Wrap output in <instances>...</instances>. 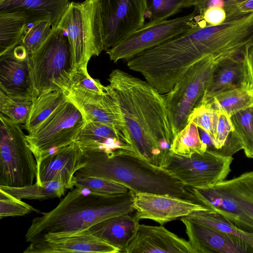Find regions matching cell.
I'll return each instance as SVG.
<instances>
[{
	"label": "cell",
	"instance_id": "cell-1",
	"mask_svg": "<svg viewBox=\"0 0 253 253\" xmlns=\"http://www.w3.org/2000/svg\"><path fill=\"white\" fill-rule=\"evenodd\" d=\"M108 80L107 92L121 109L136 154L163 168L173 139L165 95L120 69Z\"/></svg>",
	"mask_w": 253,
	"mask_h": 253
},
{
	"label": "cell",
	"instance_id": "cell-2",
	"mask_svg": "<svg viewBox=\"0 0 253 253\" xmlns=\"http://www.w3.org/2000/svg\"><path fill=\"white\" fill-rule=\"evenodd\" d=\"M82 152L84 165L76 176L102 178L123 184L134 193L168 195L197 203L187 187L169 171L134 152Z\"/></svg>",
	"mask_w": 253,
	"mask_h": 253
},
{
	"label": "cell",
	"instance_id": "cell-3",
	"mask_svg": "<svg viewBox=\"0 0 253 253\" xmlns=\"http://www.w3.org/2000/svg\"><path fill=\"white\" fill-rule=\"evenodd\" d=\"M134 193L107 195L75 187L51 211L33 218L25 235L31 242L47 233L77 231L134 211Z\"/></svg>",
	"mask_w": 253,
	"mask_h": 253
},
{
	"label": "cell",
	"instance_id": "cell-4",
	"mask_svg": "<svg viewBox=\"0 0 253 253\" xmlns=\"http://www.w3.org/2000/svg\"><path fill=\"white\" fill-rule=\"evenodd\" d=\"M57 27L67 35L72 69L87 68L91 58L104 50L99 0L70 2Z\"/></svg>",
	"mask_w": 253,
	"mask_h": 253
},
{
	"label": "cell",
	"instance_id": "cell-5",
	"mask_svg": "<svg viewBox=\"0 0 253 253\" xmlns=\"http://www.w3.org/2000/svg\"><path fill=\"white\" fill-rule=\"evenodd\" d=\"M28 64L33 100L42 94L60 90L56 84L72 69L69 43L65 32L57 27L53 28L39 48L29 53Z\"/></svg>",
	"mask_w": 253,
	"mask_h": 253
},
{
	"label": "cell",
	"instance_id": "cell-6",
	"mask_svg": "<svg viewBox=\"0 0 253 253\" xmlns=\"http://www.w3.org/2000/svg\"><path fill=\"white\" fill-rule=\"evenodd\" d=\"M0 185H30L37 175V163L20 125L0 115Z\"/></svg>",
	"mask_w": 253,
	"mask_h": 253
},
{
	"label": "cell",
	"instance_id": "cell-7",
	"mask_svg": "<svg viewBox=\"0 0 253 253\" xmlns=\"http://www.w3.org/2000/svg\"><path fill=\"white\" fill-rule=\"evenodd\" d=\"M222 58L214 56L203 58L165 94L173 138L188 124L189 115L201 101L216 64Z\"/></svg>",
	"mask_w": 253,
	"mask_h": 253
},
{
	"label": "cell",
	"instance_id": "cell-8",
	"mask_svg": "<svg viewBox=\"0 0 253 253\" xmlns=\"http://www.w3.org/2000/svg\"><path fill=\"white\" fill-rule=\"evenodd\" d=\"M85 123L82 112L67 98L36 129L26 135L37 162L73 143Z\"/></svg>",
	"mask_w": 253,
	"mask_h": 253
},
{
	"label": "cell",
	"instance_id": "cell-9",
	"mask_svg": "<svg viewBox=\"0 0 253 253\" xmlns=\"http://www.w3.org/2000/svg\"><path fill=\"white\" fill-rule=\"evenodd\" d=\"M232 161V157H224L209 150L189 156L170 152L163 168L185 186L203 188L225 180Z\"/></svg>",
	"mask_w": 253,
	"mask_h": 253
},
{
	"label": "cell",
	"instance_id": "cell-10",
	"mask_svg": "<svg viewBox=\"0 0 253 253\" xmlns=\"http://www.w3.org/2000/svg\"><path fill=\"white\" fill-rule=\"evenodd\" d=\"M193 12L170 20L147 22L113 47L106 51L114 63L127 61L138 53L153 48L198 26Z\"/></svg>",
	"mask_w": 253,
	"mask_h": 253
},
{
	"label": "cell",
	"instance_id": "cell-11",
	"mask_svg": "<svg viewBox=\"0 0 253 253\" xmlns=\"http://www.w3.org/2000/svg\"><path fill=\"white\" fill-rule=\"evenodd\" d=\"M104 50L116 46L146 23L144 0H99Z\"/></svg>",
	"mask_w": 253,
	"mask_h": 253
},
{
	"label": "cell",
	"instance_id": "cell-12",
	"mask_svg": "<svg viewBox=\"0 0 253 253\" xmlns=\"http://www.w3.org/2000/svg\"><path fill=\"white\" fill-rule=\"evenodd\" d=\"M24 253H118V248L98 238L89 229L47 233L29 243Z\"/></svg>",
	"mask_w": 253,
	"mask_h": 253
},
{
	"label": "cell",
	"instance_id": "cell-13",
	"mask_svg": "<svg viewBox=\"0 0 253 253\" xmlns=\"http://www.w3.org/2000/svg\"><path fill=\"white\" fill-rule=\"evenodd\" d=\"M133 207L140 220L151 219L161 225L195 211L210 210L200 204L170 195L147 193H134Z\"/></svg>",
	"mask_w": 253,
	"mask_h": 253
},
{
	"label": "cell",
	"instance_id": "cell-14",
	"mask_svg": "<svg viewBox=\"0 0 253 253\" xmlns=\"http://www.w3.org/2000/svg\"><path fill=\"white\" fill-rule=\"evenodd\" d=\"M180 219L194 253H253L251 246L238 236L185 217Z\"/></svg>",
	"mask_w": 253,
	"mask_h": 253
},
{
	"label": "cell",
	"instance_id": "cell-15",
	"mask_svg": "<svg viewBox=\"0 0 253 253\" xmlns=\"http://www.w3.org/2000/svg\"><path fill=\"white\" fill-rule=\"evenodd\" d=\"M63 92L82 112L86 123L99 122L129 133L119 105L109 93L100 94L75 88Z\"/></svg>",
	"mask_w": 253,
	"mask_h": 253
},
{
	"label": "cell",
	"instance_id": "cell-16",
	"mask_svg": "<svg viewBox=\"0 0 253 253\" xmlns=\"http://www.w3.org/2000/svg\"><path fill=\"white\" fill-rule=\"evenodd\" d=\"M37 163V184L58 181L68 189L75 186V174L84 165L82 151L74 142L46 155Z\"/></svg>",
	"mask_w": 253,
	"mask_h": 253
},
{
	"label": "cell",
	"instance_id": "cell-17",
	"mask_svg": "<svg viewBox=\"0 0 253 253\" xmlns=\"http://www.w3.org/2000/svg\"><path fill=\"white\" fill-rule=\"evenodd\" d=\"M29 52L21 43L0 55V89L7 94L33 99Z\"/></svg>",
	"mask_w": 253,
	"mask_h": 253
},
{
	"label": "cell",
	"instance_id": "cell-18",
	"mask_svg": "<svg viewBox=\"0 0 253 253\" xmlns=\"http://www.w3.org/2000/svg\"><path fill=\"white\" fill-rule=\"evenodd\" d=\"M125 253H194L189 241L178 237L163 225L139 224Z\"/></svg>",
	"mask_w": 253,
	"mask_h": 253
},
{
	"label": "cell",
	"instance_id": "cell-19",
	"mask_svg": "<svg viewBox=\"0 0 253 253\" xmlns=\"http://www.w3.org/2000/svg\"><path fill=\"white\" fill-rule=\"evenodd\" d=\"M74 142L82 151L107 153L128 151L136 153L128 133L97 122H86Z\"/></svg>",
	"mask_w": 253,
	"mask_h": 253
},
{
	"label": "cell",
	"instance_id": "cell-20",
	"mask_svg": "<svg viewBox=\"0 0 253 253\" xmlns=\"http://www.w3.org/2000/svg\"><path fill=\"white\" fill-rule=\"evenodd\" d=\"M187 188L198 203L220 214L240 229L253 233V219L235 201L215 185L203 188Z\"/></svg>",
	"mask_w": 253,
	"mask_h": 253
},
{
	"label": "cell",
	"instance_id": "cell-21",
	"mask_svg": "<svg viewBox=\"0 0 253 253\" xmlns=\"http://www.w3.org/2000/svg\"><path fill=\"white\" fill-rule=\"evenodd\" d=\"M247 84L242 56L223 58L216 64L210 83L198 105L220 93Z\"/></svg>",
	"mask_w": 253,
	"mask_h": 253
},
{
	"label": "cell",
	"instance_id": "cell-22",
	"mask_svg": "<svg viewBox=\"0 0 253 253\" xmlns=\"http://www.w3.org/2000/svg\"><path fill=\"white\" fill-rule=\"evenodd\" d=\"M140 219L135 214H125L109 218L88 229L94 235L111 245L124 251L134 236Z\"/></svg>",
	"mask_w": 253,
	"mask_h": 253
},
{
	"label": "cell",
	"instance_id": "cell-23",
	"mask_svg": "<svg viewBox=\"0 0 253 253\" xmlns=\"http://www.w3.org/2000/svg\"><path fill=\"white\" fill-rule=\"evenodd\" d=\"M46 17L19 10L0 12V55L21 42L30 24Z\"/></svg>",
	"mask_w": 253,
	"mask_h": 253
},
{
	"label": "cell",
	"instance_id": "cell-24",
	"mask_svg": "<svg viewBox=\"0 0 253 253\" xmlns=\"http://www.w3.org/2000/svg\"><path fill=\"white\" fill-rule=\"evenodd\" d=\"M69 3V0H3L0 1V12L19 10L49 16L56 27Z\"/></svg>",
	"mask_w": 253,
	"mask_h": 253
},
{
	"label": "cell",
	"instance_id": "cell-25",
	"mask_svg": "<svg viewBox=\"0 0 253 253\" xmlns=\"http://www.w3.org/2000/svg\"><path fill=\"white\" fill-rule=\"evenodd\" d=\"M204 105L231 117L236 112L253 105V88L249 84L216 94Z\"/></svg>",
	"mask_w": 253,
	"mask_h": 253
},
{
	"label": "cell",
	"instance_id": "cell-26",
	"mask_svg": "<svg viewBox=\"0 0 253 253\" xmlns=\"http://www.w3.org/2000/svg\"><path fill=\"white\" fill-rule=\"evenodd\" d=\"M215 185L235 201L253 219V171L224 180Z\"/></svg>",
	"mask_w": 253,
	"mask_h": 253
},
{
	"label": "cell",
	"instance_id": "cell-27",
	"mask_svg": "<svg viewBox=\"0 0 253 253\" xmlns=\"http://www.w3.org/2000/svg\"><path fill=\"white\" fill-rule=\"evenodd\" d=\"M0 189L21 200L42 201L64 195L67 186L58 181L43 182L39 185L35 183L30 185L15 187L0 186Z\"/></svg>",
	"mask_w": 253,
	"mask_h": 253
},
{
	"label": "cell",
	"instance_id": "cell-28",
	"mask_svg": "<svg viewBox=\"0 0 253 253\" xmlns=\"http://www.w3.org/2000/svg\"><path fill=\"white\" fill-rule=\"evenodd\" d=\"M67 99L62 91L56 90L42 94L33 100L24 128L28 133L36 129Z\"/></svg>",
	"mask_w": 253,
	"mask_h": 253
},
{
	"label": "cell",
	"instance_id": "cell-29",
	"mask_svg": "<svg viewBox=\"0 0 253 253\" xmlns=\"http://www.w3.org/2000/svg\"><path fill=\"white\" fill-rule=\"evenodd\" d=\"M185 217L220 231L238 236L253 248V232L240 229L229 219L212 210L195 211Z\"/></svg>",
	"mask_w": 253,
	"mask_h": 253
},
{
	"label": "cell",
	"instance_id": "cell-30",
	"mask_svg": "<svg viewBox=\"0 0 253 253\" xmlns=\"http://www.w3.org/2000/svg\"><path fill=\"white\" fill-rule=\"evenodd\" d=\"M207 150V146L201 138L199 127L191 121L176 134L169 148L170 152L184 156L195 153L203 154Z\"/></svg>",
	"mask_w": 253,
	"mask_h": 253
},
{
	"label": "cell",
	"instance_id": "cell-31",
	"mask_svg": "<svg viewBox=\"0 0 253 253\" xmlns=\"http://www.w3.org/2000/svg\"><path fill=\"white\" fill-rule=\"evenodd\" d=\"M33 103L32 97L11 95L0 89V115L14 123H26Z\"/></svg>",
	"mask_w": 253,
	"mask_h": 253
},
{
	"label": "cell",
	"instance_id": "cell-32",
	"mask_svg": "<svg viewBox=\"0 0 253 253\" xmlns=\"http://www.w3.org/2000/svg\"><path fill=\"white\" fill-rule=\"evenodd\" d=\"M56 85L62 91L75 88L100 94H108L107 86L103 85L99 80L92 78L88 74L87 68L83 66L71 69Z\"/></svg>",
	"mask_w": 253,
	"mask_h": 253
},
{
	"label": "cell",
	"instance_id": "cell-33",
	"mask_svg": "<svg viewBox=\"0 0 253 253\" xmlns=\"http://www.w3.org/2000/svg\"><path fill=\"white\" fill-rule=\"evenodd\" d=\"M145 17L148 22L167 20L184 8L194 6L196 0H144Z\"/></svg>",
	"mask_w": 253,
	"mask_h": 253
},
{
	"label": "cell",
	"instance_id": "cell-34",
	"mask_svg": "<svg viewBox=\"0 0 253 253\" xmlns=\"http://www.w3.org/2000/svg\"><path fill=\"white\" fill-rule=\"evenodd\" d=\"M230 119L245 154L253 159V105L234 114Z\"/></svg>",
	"mask_w": 253,
	"mask_h": 253
},
{
	"label": "cell",
	"instance_id": "cell-35",
	"mask_svg": "<svg viewBox=\"0 0 253 253\" xmlns=\"http://www.w3.org/2000/svg\"><path fill=\"white\" fill-rule=\"evenodd\" d=\"M54 28L49 16L41 19L27 28L20 43L29 53H33L42 44Z\"/></svg>",
	"mask_w": 253,
	"mask_h": 253
},
{
	"label": "cell",
	"instance_id": "cell-36",
	"mask_svg": "<svg viewBox=\"0 0 253 253\" xmlns=\"http://www.w3.org/2000/svg\"><path fill=\"white\" fill-rule=\"evenodd\" d=\"M75 177V187L86 188L99 194L114 195L129 191L126 186L106 179L96 177Z\"/></svg>",
	"mask_w": 253,
	"mask_h": 253
},
{
	"label": "cell",
	"instance_id": "cell-37",
	"mask_svg": "<svg viewBox=\"0 0 253 253\" xmlns=\"http://www.w3.org/2000/svg\"><path fill=\"white\" fill-rule=\"evenodd\" d=\"M219 118V112L204 105H198L189 115L188 121L195 124L215 139ZM215 141V140H214Z\"/></svg>",
	"mask_w": 253,
	"mask_h": 253
},
{
	"label": "cell",
	"instance_id": "cell-38",
	"mask_svg": "<svg viewBox=\"0 0 253 253\" xmlns=\"http://www.w3.org/2000/svg\"><path fill=\"white\" fill-rule=\"evenodd\" d=\"M39 211L0 189V218L23 216Z\"/></svg>",
	"mask_w": 253,
	"mask_h": 253
},
{
	"label": "cell",
	"instance_id": "cell-39",
	"mask_svg": "<svg viewBox=\"0 0 253 253\" xmlns=\"http://www.w3.org/2000/svg\"><path fill=\"white\" fill-rule=\"evenodd\" d=\"M233 130L230 117L223 112H219L216 134L214 139L215 150L213 152L216 153L217 150L224 146Z\"/></svg>",
	"mask_w": 253,
	"mask_h": 253
},
{
	"label": "cell",
	"instance_id": "cell-40",
	"mask_svg": "<svg viewBox=\"0 0 253 253\" xmlns=\"http://www.w3.org/2000/svg\"><path fill=\"white\" fill-rule=\"evenodd\" d=\"M248 84L253 88V43L248 45L242 54Z\"/></svg>",
	"mask_w": 253,
	"mask_h": 253
},
{
	"label": "cell",
	"instance_id": "cell-41",
	"mask_svg": "<svg viewBox=\"0 0 253 253\" xmlns=\"http://www.w3.org/2000/svg\"><path fill=\"white\" fill-rule=\"evenodd\" d=\"M233 10L239 17L253 13V0H242L233 1Z\"/></svg>",
	"mask_w": 253,
	"mask_h": 253
},
{
	"label": "cell",
	"instance_id": "cell-42",
	"mask_svg": "<svg viewBox=\"0 0 253 253\" xmlns=\"http://www.w3.org/2000/svg\"><path fill=\"white\" fill-rule=\"evenodd\" d=\"M225 0L233 1H241V0Z\"/></svg>",
	"mask_w": 253,
	"mask_h": 253
},
{
	"label": "cell",
	"instance_id": "cell-43",
	"mask_svg": "<svg viewBox=\"0 0 253 253\" xmlns=\"http://www.w3.org/2000/svg\"><path fill=\"white\" fill-rule=\"evenodd\" d=\"M2 0H0V1H2Z\"/></svg>",
	"mask_w": 253,
	"mask_h": 253
},
{
	"label": "cell",
	"instance_id": "cell-44",
	"mask_svg": "<svg viewBox=\"0 0 253 253\" xmlns=\"http://www.w3.org/2000/svg\"></svg>",
	"mask_w": 253,
	"mask_h": 253
}]
</instances>
